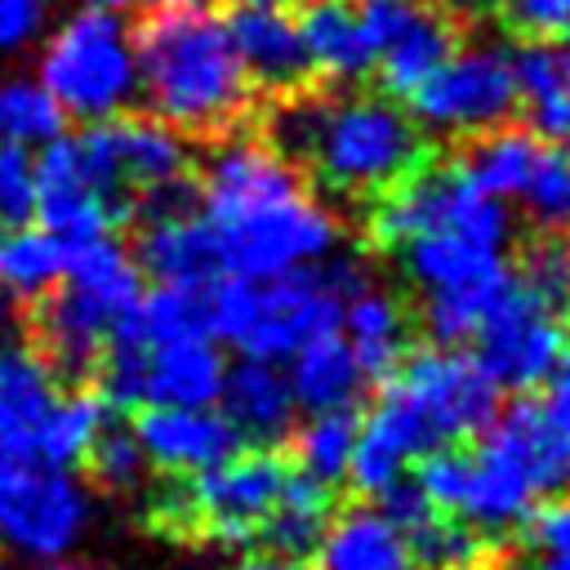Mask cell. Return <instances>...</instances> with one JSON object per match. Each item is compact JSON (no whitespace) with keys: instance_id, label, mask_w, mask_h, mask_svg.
Segmentation results:
<instances>
[{"instance_id":"cell-3","label":"cell","mask_w":570,"mask_h":570,"mask_svg":"<svg viewBox=\"0 0 570 570\" xmlns=\"http://www.w3.org/2000/svg\"><path fill=\"white\" fill-rule=\"evenodd\" d=\"M267 147L338 196H383L428 165L423 129L387 94L298 89L267 116Z\"/></svg>"},{"instance_id":"cell-48","label":"cell","mask_w":570,"mask_h":570,"mask_svg":"<svg viewBox=\"0 0 570 570\" xmlns=\"http://www.w3.org/2000/svg\"><path fill=\"white\" fill-rule=\"evenodd\" d=\"M45 570H71V566H62V561H53V566H45Z\"/></svg>"},{"instance_id":"cell-29","label":"cell","mask_w":570,"mask_h":570,"mask_svg":"<svg viewBox=\"0 0 570 570\" xmlns=\"http://www.w3.org/2000/svg\"><path fill=\"white\" fill-rule=\"evenodd\" d=\"M111 423V405L102 392H58L53 410L45 414L40 432H36V445H31V459L49 463V468H76L85 463L89 445L107 432Z\"/></svg>"},{"instance_id":"cell-8","label":"cell","mask_w":570,"mask_h":570,"mask_svg":"<svg viewBox=\"0 0 570 570\" xmlns=\"http://www.w3.org/2000/svg\"><path fill=\"white\" fill-rule=\"evenodd\" d=\"M36 80L53 98L62 120L98 125L125 116L138 98L134 27L125 22V13L102 4L67 13L40 45Z\"/></svg>"},{"instance_id":"cell-1","label":"cell","mask_w":570,"mask_h":570,"mask_svg":"<svg viewBox=\"0 0 570 570\" xmlns=\"http://www.w3.org/2000/svg\"><path fill=\"white\" fill-rule=\"evenodd\" d=\"M196 214L218 245L223 276L276 281L338 249V218L307 191L294 165L254 138H232L205 160Z\"/></svg>"},{"instance_id":"cell-4","label":"cell","mask_w":570,"mask_h":570,"mask_svg":"<svg viewBox=\"0 0 570 570\" xmlns=\"http://www.w3.org/2000/svg\"><path fill=\"white\" fill-rule=\"evenodd\" d=\"M134 58L147 111L178 134L223 138L254 102V85L236 58L227 18L209 9L151 13L134 31Z\"/></svg>"},{"instance_id":"cell-19","label":"cell","mask_w":570,"mask_h":570,"mask_svg":"<svg viewBox=\"0 0 570 570\" xmlns=\"http://www.w3.org/2000/svg\"><path fill=\"white\" fill-rule=\"evenodd\" d=\"M218 414L254 450H276V441L294 436L298 428V405L285 370L276 361H254V356L227 365L218 387Z\"/></svg>"},{"instance_id":"cell-20","label":"cell","mask_w":570,"mask_h":570,"mask_svg":"<svg viewBox=\"0 0 570 570\" xmlns=\"http://www.w3.org/2000/svg\"><path fill=\"white\" fill-rule=\"evenodd\" d=\"M134 263L156 285H178V289H209L223 276L218 245H214V236H209V227L196 209L165 214V218H142Z\"/></svg>"},{"instance_id":"cell-40","label":"cell","mask_w":570,"mask_h":570,"mask_svg":"<svg viewBox=\"0 0 570 570\" xmlns=\"http://www.w3.org/2000/svg\"><path fill=\"white\" fill-rule=\"evenodd\" d=\"M521 530L539 557H570V494H552L534 503Z\"/></svg>"},{"instance_id":"cell-22","label":"cell","mask_w":570,"mask_h":570,"mask_svg":"<svg viewBox=\"0 0 570 570\" xmlns=\"http://www.w3.org/2000/svg\"><path fill=\"white\" fill-rule=\"evenodd\" d=\"M294 31L303 40L312 76L352 89L374 71V49L365 40L356 0H303Z\"/></svg>"},{"instance_id":"cell-39","label":"cell","mask_w":570,"mask_h":570,"mask_svg":"<svg viewBox=\"0 0 570 570\" xmlns=\"http://www.w3.org/2000/svg\"><path fill=\"white\" fill-rule=\"evenodd\" d=\"M499 13L525 40H570V0H499Z\"/></svg>"},{"instance_id":"cell-9","label":"cell","mask_w":570,"mask_h":570,"mask_svg":"<svg viewBox=\"0 0 570 570\" xmlns=\"http://www.w3.org/2000/svg\"><path fill=\"white\" fill-rule=\"evenodd\" d=\"M294 463L281 450H236L218 468L191 476V485L178 499H165L160 512L174 517V525L205 534L223 548H249L258 543Z\"/></svg>"},{"instance_id":"cell-41","label":"cell","mask_w":570,"mask_h":570,"mask_svg":"<svg viewBox=\"0 0 570 570\" xmlns=\"http://www.w3.org/2000/svg\"><path fill=\"white\" fill-rule=\"evenodd\" d=\"M49 0H0V58L31 49L45 36Z\"/></svg>"},{"instance_id":"cell-27","label":"cell","mask_w":570,"mask_h":570,"mask_svg":"<svg viewBox=\"0 0 570 570\" xmlns=\"http://www.w3.org/2000/svg\"><path fill=\"white\" fill-rule=\"evenodd\" d=\"M539 147H543V138H534L530 129H508V125H503V129H490V134L468 138V147H463V156L454 160V169H459L481 196L508 205V200H517V191H521V183H525V174H530Z\"/></svg>"},{"instance_id":"cell-10","label":"cell","mask_w":570,"mask_h":570,"mask_svg":"<svg viewBox=\"0 0 570 570\" xmlns=\"http://www.w3.org/2000/svg\"><path fill=\"white\" fill-rule=\"evenodd\" d=\"M89 490L76 472L0 454V548L53 566L89 530Z\"/></svg>"},{"instance_id":"cell-38","label":"cell","mask_w":570,"mask_h":570,"mask_svg":"<svg viewBox=\"0 0 570 570\" xmlns=\"http://www.w3.org/2000/svg\"><path fill=\"white\" fill-rule=\"evenodd\" d=\"M36 218V156L0 142V227H27Z\"/></svg>"},{"instance_id":"cell-26","label":"cell","mask_w":570,"mask_h":570,"mask_svg":"<svg viewBox=\"0 0 570 570\" xmlns=\"http://www.w3.org/2000/svg\"><path fill=\"white\" fill-rule=\"evenodd\" d=\"M312 557L316 570H410L405 534L374 503L334 512Z\"/></svg>"},{"instance_id":"cell-45","label":"cell","mask_w":570,"mask_h":570,"mask_svg":"<svg viewBox=\"0 0 570 570\" xmlns=\"http://www.w3.org/2000/svg\"><path fill=\"white\" fill-rule=\"evenodd\" d=\"M236 570H312L307 561H289V557H249V561H240Z\"/></svg>"},{"instance_id":"cell-46","label":"cell","mask_w":570,"mask_h":570,"mask_svg":"<svg viewBox=\"0 0 570 570\" xmlns=\"http://www.w3.org/2000/svg\"><path fill=\"white\" fill-rule=\"evenodd\" d=\"M232 9H285L289 0H227Z\"/></svg>"},{"instance_id":"cell-47","label":"cell","mask_w":570,"mask_h":570,"mask_svg":"<svg viewBox=\"0 0 570 570\" xmlns=\"http://www.w3.org/2000/svg\"><path fill=\"white\" fill-rule=\"evenodd\" d=\"M530 570H570V557H539Z\"/></svg>"},{"instance_id":"cell-35","label":"cell","mask_w":570,"mask_h":570,"mask_svg":"<svg viewBox=\"0 0 570 570\" xmlns=\"http://www.w3.org/2000/svg\"><path fill=\"white\" fill-rule=\"evenodd\" d=\"M512 76L530 111L548 102H566L570 98V40H525L512 53Z\"/></svg>"},{"instance_id":"cell-5","label":"cell","mask_w":570,"mask_h":570,"mask_svg":"<svg viewBox=\"0 0 570 570\" xmlns=\"http://www.w3.org/2000/svg\"><path fill=\"white\" fill-rule=\"evenodd\" d=\"M370 276L352 258H325L316 267L285 272L276 281L218 276L205 289L209 338L254 361H285L303 338L338 330L343 298Z\"/></svg>"},{"instance_id":"cell-14","label":"cell","mask_w":570,"mask_h":570,"mask_svg":"<svg viewBox=\"0 0 570 570\" xmlns=\"http://www.w3.org/2000/svg\"><path fill=\"white\" fill-rule=\"evenodd\" d=\"M566 347V316H557L543 298H534L508 267V281L490 298L476 334L472 361L490 379L494 392H534L552 379Z\"/></svg>"},{"instance_id":"cell-32","label":"cell","mask_w":570,"mask_h":570,"mask_svg":"<svg viewBox=\"0 0 570 570\" xmlns=\"http://www.w3.org/2000/svg\"><path fill=\"white\" fill-rule=\"evenodd\" d=\"M356 410H325V414H307L303 428H294V472L321 481V485H338L347 481V463H352V445H356Z\"/></svg>"},{"instance_id":"cell-44","label":"cell","mask_w":570,"mask_h":570,"mask_svg":"<svg viewBox=\"0 0 570 570\" xmlns=\"http://www.w3.org/2000/svg\"><path fill=\"white\" fill-rule=\"evenodd\" d=\"M22 303L0 285V352L4 347H18V334H22Z\"/></svg>"},{"instance_id":"cell-43","label":"cell","mask_w":570,"mask_h":570,"mask_svg":"<svg viewBox=\"0 0 570 570\" xmlns=\"http://www.w3.org/2000/svg\"><path fill=\"white\" fill-rule=\"evenodd\" d=\"M102 9L116 13H174V9H205V0H98Z\"/></svg>"},{"instance_id":"cell-21","label":"cell","mask_w":570,"mask_h":570,"mask_svg":"<svg viewBox=\"0 0 570 570\" xmlns=\"http://www.w3.org/2000/svg\"><path fill=\"white\" fill-rule=\"evenodd\" d=\"M227 31H232V45H236V58L249 85L272 89L281 98L307 89L312 67L294 31V18L285 9H236L227 18Z\"/></svg>"},{"instance_id":"cell-15","label":"cell","mask_w":570,"mask_h":570,"mask_svg":"<svg viewBox=\"0 0 570 570\" xmlns=\"http://www.w3.org/2000/svg\"><path fill=\"white\" fill-rule=\"evenodd\" d=\"M356 13L387 98H410L459 45L454 18L428 0H356Z\"/></svg>"},{"instance_id":"cell-28","label":"cell","mask_w":570,"mask_h":570,"mask_svg":"<svg viewBox=\"0 0 570 570\" xmlns=\"http://www.w3.org/2000/svg\"><path fill=\"white\" fill-rule=\"evenodd\" d=\"M330 517H334V490L312 481V476H303V472H289V481H285V490H281L258 543H267L272 557L307 561L316 552Z\"/></svg>"},{"instance_id":"cell-31","label":"cell","mask_w":570,"mask_h":570,"mask_svg":"<svg viewBox=\"0 0 570 570\" xmlns=\"http://www.w3.org/2000/svg\"><path fill=\"white\" fill-rule=\"evenodd\" d=\"M405 557L419 570H485L494 557V543L490 534H481L459 517L428 512L419 525L405 530Z\"/></svg>"},{"instance_id":"cell-24","label":"cell","mask_w":570,"mask_h":570,"mask_svg":"<svg viewBox=\"0 0 570 570\" xmlns=\"http://www.w3.org/2000/svg\"><path fill=\"white\" fill-rule=\"evenodd\" d=\"M58 401V374L36 347L0 352V454L31 459L36 432Z\"/></svg>"},{"instance_id":"cell-33","label":"cell","mask_w":570,"mask_h":570,"mask_svg":"<svg viewBox=\"0 0 570 570\" xmlns=\"http://www.w3.org/2000/svg\"><path fill=\"white\" fill-rule=\"evenodd\" d=\"M62 111L40 89L36 76H0V142L4 147H45L62 134Z\"/></svg>"},{"instance_id":"cell-34","label":"cell","mask_w":570,"mask_h":570,"mask_svg":"<svg viewBox=\"0 0 570 570\" xmlns=\"http://www.w3.org/2000/svg\"><path fill=\"white\" fill-rule=\"evenodd\" d=\"M517 205L534 227L566 236L570 232V151L543 142L517 191Z\"/></svg>"},{"instance_id":"cell-37","label":"cell","mask_w":570,"mask_h":570,"mask_svg":"<svg viewBox=\"0 0 570 570\" xmlns=\"http://www.w3.org/2000/svg\"><path fill=\"white\" fill-rule=\"evenodd\" d=\"M85 463H89V476H94L102 490H134V485L142 481V472H147V459H142V450H138L134 432H129V428H111V423H107V432L89 445Z\"/></svg>"},{"instance_id":"cell-42","label":"cell","mask_w":570,"mask_h":570,"mask_svg":"<svg viewBox=\"0 0 570 570\" xmlns=\"http://www.w3.org/2000/svg\"><path fill=\"white\" fill-rule=\"evenodd\" d=\"M543 396H548L557 410L570 414V321H566V347H561V361H557L552 379L543 383Z\"/></svg>"},{"instance_id":"cell-2","label":"cell","mask_w":570,"mask_h":570,"mask_svg":"<svg viewBox=\"0 0 570 570\" xmlns=\"http://www.w3.org/2000/svg\"><path fill=\"white\" fill-rule=\"evenodd\" d=\"M499 410V392L463 347H419L379 383V401L356 423L347 481L361 499H379L410 468L445 445L481 436Z\"/></svg>"},{"instance_id":"cell-23","label":"cell","mask_w":570,"mask_h":570,"mask_svg":"<svg viewBox=\"0 0 570 570\" xmlns=\"http://www.w3.org/2000/svg\"><path fill=\"white\" fill-rule=\"evenodd\" d=\"M338 334L347 338L365 383H383L392 379V370L405 361L410 352V316L401 307V298L392 289H379V285H356L347 298H343V312H338Z\"/></svg>"},{"instance_id":"cell-17","label":"cell","mask_w":570,"mask_h":570,"mask_svg":"<svg viewBox=\"0 0 570 570\" xmlns=\"http://www.w3.org/2000/svg\"><path fill=\"white\" fill-rule=\"evenodd\" d=\"M129 432H134L147 468H160L169 476H200L240 450V436L218 414V405H200V410L147 405V410H138Z\"/></svg>"},{"instance_id":"cell-6","label":"cell","mask_w":570,"mask_h":570,"mask_svg":"<svg viewBox=\"0 0 570 570\" xmlns=\"http://www.w3.org/2000/svg\"><path fill=\"white\" fill-rule=\"evenodd\" d=\"M508 205L490 200L481 214L432 227L401 245V272L419 294V316L432 347L472 343L490 298L508 281Z\"/></svg>"},{"instance_id":"cell-18","label":"cell","mask_w":570,"mask_h":570,"mask_svg":"<svg viewBox=\"0 0 570 570\" xmlns=\"http://www.w3.org/2000/svg\"><path fill=\"white\" fill-rule=\"evenodd\" d=\"M36 223L58 236L62 245H80L94 236H111L116 214L94 191V183L80 169L71 134H58L36 156Z\"/></svg>"},{"instance_id":"cell-12","label":"cell","mask_w":570,"mask_h":570,"mask_svg":"<svg viewBox=\"0 0 570 570\" xmlns=\"http://www.w3.org/2000/svg\"><path fill=\"white\" fill-rule=\"evenodd\" d=\"M76 156L94 191L111 205V214H129L138 196L151 187H165L174 178H187V138L156 116H111L98 125H85L71 134Z\"/></svg>"},{"instance_id":"cell-30","label":"cell","mask_w":570,"mask_h":570,"mask_svg":"<svg viewBox=\"0 0 570 570\" xmlns=\"http://www.w3.org/2000/svg\"><path fill=\"white\" fill-rule=\"evenodd\" d=\"M67 272V245L49 236L45 227H9L0 236V285L18 298H45Z\"/></svg>"},{"instance_id":"cell-13","label":"cell","mask_w":570,"mask_h":570,"mask_svg":"<svg viewBox=\"0 0 570 570\" xmlns=\"http://www.w3.org/2000/svg\"><path fill=\"white\" fill-rule=\"evenodd\" d=\"M102 396L107 405H183L200 410L218 401L223 387V352L214 338H174V343H134L111 334L102 361Z\"/></svg>"},{"instance_id":"cell-7","label":"cell","mask_w":570,"mask_h":570,"mask_svg":"<svg viewBox=\"0 0 570 570\" xmlns=\"http://www.w3.org/2000/svg\"><path fill=\"white\" fill-rule=\"evenodd\" d=\"M138 298H142V272L116 236L67 245V272L45 294V307L36 316L40 330L36 352L53 365L58 379L89 374Z\"/></svg>"},{"instance_id":"cell-49","label":"cell","mask_w":570,"mask_h":570,"mask_svg":"<svg viewBox=\"0 0 570 570\" xmlns=\"http://www.w3.org/2000/svg\"><path fill=\"white\" fill-rule=\"evenodd\" d=\"M98 570H120V566H98Z\"/></svg>"},{"instance_id":"cell-16","label":"cell","mask_w":570,"mask_h":570,"mask_svg":"<svg viewBox=\"0 0 570 570\" xmlns=\"http://www.w3.org/2000/svg\"><path fill=\"white\" fill-rule=\"evenodd\" d=\"M485 450H494L534 499L570 494V414L557 410L543 392H521L476 436Z\"/></svg>"},{"instance_id":"cell-36","label":"cell","mask_w":570,"mask_h":570,"mask_svg":"<svg viewBox=\"0 0 570 570\" xmlns=\"http://www.w3.org/2000/svg\"><path fill=\"white\" fill-rule=\"evenodd\" d=\"M512 276L534 298H543L557 316L570 321V240L566 236H543V240L525 245V254L517 258Z\"/></svg>"},{"instance_id":"cell-25","label":"cell","mask_w":570,"mask_h":570,"mask_svg":"<svg viewBox=\"0 0 570 570\" xmlns=\"http://www.w3.org/2000/svg\"><path fill=\"white\" fill-rule=\"evenodd\" d=\"M285 379H289V392H294V405L307 410V414H325V410H352L361 387H365V374L347 347V338L338 330H325V334H312L303 338L289 356H285Z\"/></svg>"},{"instance_id":"cell-11","label":"cell","mask_w":570,"mask_h":570,"mask_svg":"<svg viewBox=\"0 0 570 570\" xmlns=\"http://www.w3.org/2000/svg\"><path fill=\"white\" fill-rule=\"evenodd\" d=\"M405 102L410 120L423 134L476 138L503 129L521 107L512 53L503 45H454V53Z\"/></svg>"}]
</instances>
